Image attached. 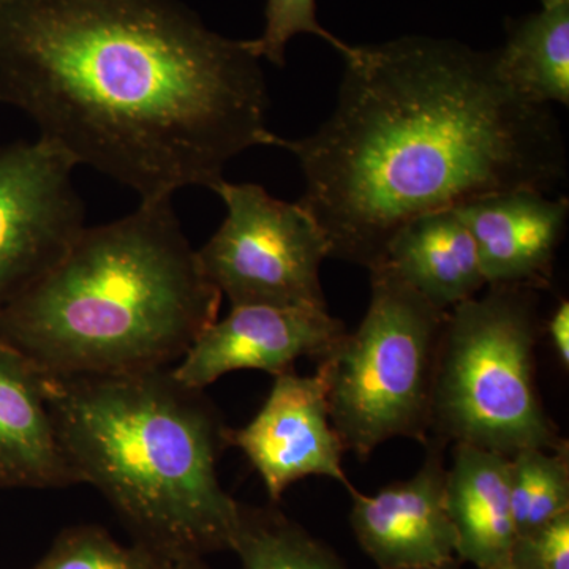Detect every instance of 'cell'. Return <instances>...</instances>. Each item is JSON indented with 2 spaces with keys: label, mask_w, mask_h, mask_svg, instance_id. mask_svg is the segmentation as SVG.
Listing matches in <instances>:
<instances>
[{
  "label": "cell",
  "mask_w": 569,
  "mask_h": 569,
  "mask_svg": "<svg viewBox=\"0 0 569 569\" xmlns=\"http://www.w3.org/2000/svg\"><path fill=\"white\" fill-rule=\"evenodd\" d=\"M0 103L141 201L277 140L261 59L181 0H0Z\"/></svg>",
  "instance_id": "1"
},
{
  "label": "cell",
  "mask_w": 569,
  "mask_h": 569,
  "mask_svg": "<svg viewBox=\"0 0 569 569\" xmlns=\"http://www.w3.org/2000/svg\"><path fill=\"white\" fill-rule=\"evenodd\" d=\"M343 59L331 118L274 144L298 160L299 203L323 230L329 258L370 271L418 217L567 181L559 119L501 78L496 51L413 36Z\"/></svg>",
  "instance_id": "2"
},
{
  "label": "cell",
  "mask_w": 569,
  "mask_h": 569,
  "mask_svg": "<svg viewBox=\"0 0 569 569\" xmlns=\"http://www.w3.org/2000/svg\"><path fill=\"white\" fill-rule=\"evenodd\" d=\"M222 293L201 269L171 198L84 227L6 309L0 339L47 376L170 369L219 318Z\"/></svg>",
  "instance_id": "3"
},
{
  "label": "cell",
  "mask_w": 569,
  "mask_h": 569,
  "mask_svg": "<svg viewBox=\"0 0 569 569\" xmlns=\"http://www.w3.org/2000/svg\"><path fill=\"white\" fill-rule=\"evenodd\" d=\"M44 395L80 485L99 490L133 542L163 559L231 550L241 503L220 485L228 427L171 369L47 376Z\"/></svg>",
  "instance_id": "4"
},
{
  "label": "cell",
  "mask_w": 569,
  "mask_h": 569,
  "mask_svg": "<svg viewBox=\"0 0 569 569\" xmlns=\"http://www.w3.org/2000/svg\"><path fill=\"white\" fill-rule=\"evenodd\" d=\"M538 290L488 287L449 310L438 346L430 437L515 456L567 443L535 377Z\"/></svg>",
  "instance_id": "5"
},
{
  "label": "cell",
  "mask_w": 569,
  "mask_h": 569,
  "mask_svg": "<svg viewBox=\"0 0 569 569\" xmlns=\"http://www.w3.org/2000/svg\"><path fill=\"white\" fill-rule=\"evenodd\" d=\"M447 317L387 266L370 269V302L361 325L340 337L317 369L346 451L367 459L397 437L426 445Z\"/></svg>",
  "instance_id": "6"
},
{
  "label": "cell",
  "mask_w": 569,
  "mask_h": 569,
  "mask_svg": "<svg viewBox=\"0 0 569 569\" xmlns=\"http://www.w3.org/2000/svg\"><path fill=\"white\" fill-rule=\"evenodd\" d=\"M213 192L227 206V217L197 254L231 307L328 309L320 271L329 246L312 213L258 183L222 181Z\"/></svg>",
  "instance_id": "7"
},
{
  "label": "cell",
  "mask_w": 569,
  "mask_h": 569,
  "mask_svg": "<svg viewBox=\"0 0 569 569\" xmlns=\"http://www.w3.org/2000/svg\"><path fill=\"white\" fill-rule=\"evenodd\" d=\"M74 167L40 138L0 146V310L54 266L86 227Z\"/></svg>",
  "instance_id": "8"
},
{
  "label": "cell",
  "mask_w": 569,
  "mask_h": 569,
  "mask_svg": "<svg viewBox=\"0 0 569 569\" xmlns=\"http://www.w3.org/2000/svg\"><path fill=\"white\" fill-rule=\"evenodd\" d=\"M346 332L328 309L233 307L204 329L171 373L198 391L236 370H263L277 377L293 370L298 359L320 361Z\"/></svg>",
  "instance_id": "9"
},
{
  "label": "cell",
  "mask_w": 569,
  "mask_h": 569,
  "mask_svg": "<svg viewBox=\"0 0 569 569\" xmlns=\"http://www.w3.org/2000/svg\"><path fill=\"white\" fill-rule=\"evenodd\" d=\"M228 443L244 452L272 501L307 477L331 478L353 489L318 373L302 377L288 370L277 376L263 408L246 427L228 430Z\"/></svg>",
  "instance_id": "10"
},
{
  "label": "cell",
  "mask_w": 569,
  "mask_h": 569,
  "mask_svg": "<svg viewBox=\"0 0 569 569\" xmlns=\"http://www.w3.org/2000/svg\"><path fill=\"white\" fill-rule=\"evenodd\" d=\"M426 447L425 463L413 478L376 496L350 490L351 527L359 546L380 569L458 561V539L447 508V441L430 437Z\"/></svg>",
  "instance_id": "11"
},
{
  "label": "cell",
  "mask_w": 569,
  "mask_h": 569,
  "mask_svg": "<svg viewBox=\"0 0 569 569\" xmlns=\"http://www.w3.org/2000/svg\"><path fill=\"white\" fill-rule=\"evenodd\" d=\"M477 244L488 287H549L567 231V198L515 190L456 208Z\"/></svg>",
  "instance_id": "12"
},
{
  "label": "cell",
  "mask_w": 569,
  "mask_h": 569,
  "mask_svg": "<svg viewBox=\"0 0 569 569\" xmlns=\"http://www.w3.org/2000/svg\"><path fill=\"white\" fill-rule=\"evenodd\" d=\"M73 485L80 479L56 436L43 372L0 339V488Z\"/></svg>",
  "instance_id": "13"
},
{
  "label": "cell",
  "mask_w": 569,
  "mask_h": 569,
  "mask_svg": "<svg viewBox=\"0 0 569 569\" xmlns=\"http://www.w3.org/2000/svg\"><path fill=\"white\" fill-rule=\"evenodd\" d=\"M447 508L458 539V560L478 569H507L518 539L508 456L456 445L452 466L447 468Z\"/></svg>",
  "instance_id": "14"
},
{
  "label": "cell",
  "mask_w": 569,
  "mask_h": 569,
  "mask_svg": "<svg viewBox=\"0 0 569 569\" xmlns=\"http://www.w3.org/2000/svg\"><path fill=\"white\" fill-rule=\"evenodd\" d=\"M380 266L445 312L488 287L473 236L456 209L411 220L391 239Z\"/></svg>",
  "instance_id": "15"
},
{
  "label": "cell",
  "mask_w": 569,
  "mask_h": 569,
  "mask_svg": "<svg viewBox=\"0 0 569 569\" xmlns=\"http://www.w3.org/2000/svg\"><path fill=\"white\" fill-rule=\"evenodd\" d=\"M501 78L538 104L569 103V2L509 22L496 51Z\"/></svg>",
  "instance_id": "16"
},
{
  "label": "cell",
  "mask_w": 569,
  "mask_h": 569,
  "mask_svg": "<svg viewBox=\"0 0 569 569\" xmlns=\"http://www.w3.org/2000/svg\"><path fill=\"white\" fill-rule=\"evenodd\" d=\"M231 550L241 569H347L323 542L272 507L241 505Z\"/></svg>",
  "instance_id": "17"
},
{
  "label": "cell",
  "mask_w": 569,
  "mask_h": 569,
  "mask_svg": "<svg viewBox=\"0 0 569 569\" xmlns=\"http://www.w3.org/2000/svg\"><path fill=\"white\" fill-rule=\"evenodd\" d=\"M509 496L518 537L569 512L568 443L527 448L509 458Z\"/></svg>",
  "instance_id": "18"
},
{
  "label": "cell",
  "mask_w": 569,
  "mask_h": 569,
  "mask_svg": "<svg viewBox=\"0 0 569 569\" xmlns=\"http://www.w3.org/2000/svg\"><path fill=\"white\" fill-rule=\"evenodd\" d=\"M163 559L144 546H123L99 526H74L59 533L31 569H162Z\"/></svg>",
  "instance_id": "19"
},
{
  "label": "cell",
  "mask_w": 569,
  "mask_h": 569,
  "mask_svg": "<svg viewBox=\"0 0 569 569\" xmlns=\"http://www.w3.org/2000/svg\"><path fill=\"white\" fill-rule=\"evenodd\" d=\"M264 18L263 33L258 39L247 40L250 50L261 61L266 59L283 67L288 43L301 33L328 41L343 58L353 50L351 44L343 43L318 22L317 0H266Z\"/></svg>",
  "instance_id": "20"
},
{
  "label": "cell",
  "mask_w": 569,
  "mask_h": 569,
  "mask_svg": "<svg viewBox=\"0 0 569 569\" xmlns=\"http://www.w3.org/2000/svg\"><path fill=\"white\" fill-rule=\"evenodd\" d=\"M509 569H569V512L518 537Z\"/></svg>",
  "instance_id": "21"
},
{
  "label": "cell",
  "mask_w": 569,
  "mask_h": 569,
  "mask_svg": "<svg viewBox=\"0 0 569 569\" xmlns=\"http://www.w3.org/2000/svg\"><path fill=\"white\" fill-rule=\"evenodd\" d=\"M548 331L561 366H569V302L561 301L548 321Z\"/></svg>",
  "instance_id": "22"
},
{
  "label": "cell",
  "mask_w": 569,
  "mask_h": 569,
  "mask_svg": "<svg viewBox=\"0 0 569 569\" xmlns=\"http://www.w3.org/2000/svg\"><path fill=\"white\" fill-rule=\"evenodd\" d=\"M162 569H209L200 557H187V559L167 560Z\"/></svg>",
  "instance_id": "23"
},
{
  "label": "cell",
  "mask_w": 569,
  "mask_h": 569,
  "mask_svg": "<svg viewBox=\"0 0 569 569\" xmlns=\"http://www.w3.org/2000/svg\"><path fill=\"white\" fill-rule=\"evenodd\" d=\"M396 569H459L458 561L445 565H426V567H408V568H396Z\"/></svg>",
  "instance_id": "24"
},
{
  "label": "cell",
  "mask_w": 569,
  "mask_h": 569,
  "mask_svg": "<svg viewBox=\"0 0 569 569\" xmlns=\"http://www.w3.org/2000/svg\"><path fill=\"white\" fill-rule=\"evenodd\" d=\"M569 0H541L542 9H549V7L560 6V3H567Z\"/></svg>",
  "instance_id": "25"
},
{
  "label": "cell",
  "mask_w": 569,
  "mask_h": 569,
  "mask_svg": "<svg viewBox=\"0 0 569 569\" xmlns=\"http://www.w3.org/2000/svg\"><path fill=\"white\" fill-rule=\"evenodd\" d=\"M507 569H509V568H507Z\"/></svg>",
  "instance_id": "26"
}]
</instances>
